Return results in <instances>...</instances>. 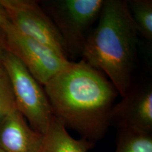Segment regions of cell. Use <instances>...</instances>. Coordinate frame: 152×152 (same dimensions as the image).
<instances>
[{"label":"cell","mask_w":152,"mask_h":152,"mask_svg":"<svg viewBox=\"0 0 152 152\" xmlns=\"http://www.w3.org/2000/svg\"><path fill=\"white\" fill-rule=\"evenodd\" d=\"M52 115L94 144L111 123L115 87L102 72L84 60L70 61L44 85Z\"/></svg>","instance_id":"cell-1"},{"label":"cell","mask_w":152,"mask_h":152,"mask_svg":"<svg viewBox=\"0 0 152 152\" xmlns=\"http://www.w3.org/2000/svg\"><path fill=\"white\" fill-rule=\"evenodd\" d=\"M99 18L81 56L109 79L123 97L132 87L138 32L127 1L105 0Z\"/></svg>","instance_id":"cell-2"},{"label":"cell","mask_w":152,"mask_h":152,"mask_svg":"<svg viewBox=\"0 0 152 152\" xmlns=\"http://www.w3.org/2000/svg\"><path fill=\"white\" fill-rule=\"evenodd\" d=\"M105 0H49L39 1L59 33L66 54H82L87 31L99 16Z\"/></svg>","instance_id":"cell-3"},{"label":"cell","mask_w":152,"mask_h":152,"mask_svg":"<svg viewBox=\"0 0 152 152\" xmlns=\"http://www.w3.org/2000/svg\"><path fill=\"white\" fill-rule=\"evenodd\" d=\"M3 67L10 81L17 109L34 130L45 134L53 115L44 87L23 63L7 50Z\"/></svg>","instance_id":"cell-4"},{"label":"cell","mask_w":152,"mask_h":152,"mask_svg":"<svg viewBox=\"0 0 152 152\" xmlns=\"http://www.w3.org/2000/svg\"><path fill=\"white\" fill-rule=\"evenodd\" d=\"M1 30L7 50L15 55L43 86L71 61L61 53L19 33L10 22Z\"/></svg>","instance_id":"cell-5"},{"label":"cell","mask_w":152,"mask_h":152,"mask_svg":"<svg viewBox=\"0 0 152 152\" xmlns=\"http://www.w3.org/2000/svg\"><path fill=\"white\" fill-rule=\"evenodd\" d=\"M0 2L7 11L10 23L19 33L68 57L59 33L39 1L0 0Z\"/></svg>","instance_id":"cell-6"},{"label":"cell","mask_w":152,"mask_h":152,"mask_svg":"<svg viewBox=\"0 0 152 152\" xmlns=\"http://www.w3.org/2000/svg\"><path fill=\"white\" fill-rule=\"evenodd\" d=\"M122 100L112 108L110 121L119 129L152 133L151 85L131 87Z\"/></svg>","instance_id":"cell-7"},{"label":"cell","mask_w":152,"mask_h":152,"mask_svg":"<svg viewBox=\"0 0 152 152\" xmlns=\"http://www.w3.org/2000/svg\"><path fill=\"white\" fill-rule=\"evenodd\" d=\"M45 134L30 126L14 108L0 123V150L3 152H40Z\"/></svg>","instance_id":"cell-8"},{"label":"cell","mask_w":152,"mask_h":152,"mask_svg":"<svg viewBox=\"0 0 152 152\" xmlns=\"http://www.w3.org/2000/svg\"><path fill=\"white\" fill-rule=\"evenodd\" d=\"M93 143L85 139L76 140L54 115L51 119L40 152H88Z\"/></svg>","instance_id":"cell-9"},{"label":"cell","mask_w":152,"mask_h":152,"mask_svg":"<svg viewBox=\"0 0 152 152\" xmlns=\"http://www.w3.org/2000/svg\"><path fill=\"white\" fill-rule=\"evenodd\" d=\"M115 152H152V134L119 129Z\"/></svg>","instance_id":"cell-10"},{"label":"cell","mask_w":152,"mask_h":152,"mask_svg":"<svg viewBox=\"0 0 152 152\" xmlns=\"http://www.w3.org/2000/svg\"><path fill=\"white\" fill-rule=\"evenodd\" d=\"M137 30L147 40L152 39V1H127Z\"/></svg>","instance_id":"cell-11"},{"label":"cell","mask_w":152,"mask_h":152,"mask_svg":"<svg viewBox=\"0 0 152 152\" xmlns=\"http://www.w3.org/2000/svg\"><path fill=\"white\" fill-rule=\"evenodd\" d=\"M16 107L10 81L4 70L0 74V123Z\"/></svg>","instance_id":"cell-12"},{"label":"cell","mask_w":152,"mask_h":152,"mask_svg":"<svg viewBox=\"0 0 152 152\" xmlns=\"http://www.w3.org/2000/svg\"><path fill=\"white\" fill-rule=\"evenodd\" d=\"M6 51H7V47H6L4 34L3 30L0 28V74L4 71L3 59Z\"/></svg>","instance_id":"cell-13"},{"label":"cell","mask_w":152,"mask_h":152,"mask_svg":"<svg viewBox=\"0 0 152 152\" xmlns=\"http://www.w3.org/2000/svg\"><path fill=\"white\" fill-rule=\"evenodd\" d=\"M8 15L7 14L4 7L0 2V28H2L7 23H9Z\"/></svg>","instance_id":"cell-14"},{"label":"cell","mask_w":152,"mask_h":152,"mask_svg":"<svg viewBox=\"0 0 152 152\" xmlns=\"http://www.w3.org/2000/svg\"><path fill=\"white\" fill-rule=\"evenodd\" d=\"M0 152H3L2 151H1V150H0Z\"/></svg>","instance_id":"cell-15"}]
</instances>
